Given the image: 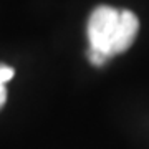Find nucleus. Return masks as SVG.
Segmentation results:
<instances>
[{
	"label": "nucleus",
	"instance_id": "1",
	"mask_svg": "<svg viewBox=\"0 0 149 149\" xmlns=\"http://www.w3.org/2000/svg\"><path fill=\"white\" fill-rule=\"evenodd\" d=\"M119 12L113 7L100 5L96 7L88 20V40L90 48L100 50L106 53L109 58L113 56L111 45L114 40L118 23H119Z\"/></svg>",
	"mask_w": 149,
	"mask_h": 149
},
{
	"label": "nucleus",
	"instance_id": "5",
	"mask_svg": "<svg viewBox=\"0 0 149 149\" xmlns=\"http://www.w3.org/2000/svg\"><path fill=\"white\" fill-rule=\"evenodd\" d=\"M7 101V90H5V83L0 81V108L5 104Z\"/></svg>",
	"mask_w": 149,
	"mask_h": 149
},
{
	"label": "nucleus",
	"instance_id": "3",
	"mask_svg": "<svg viewBox=\"0 0 149 149\" xmlns=\"http://www.w3.org/2000/svg\"><path fill=\"white\" fill-rule=\"evenodd\" d=\"M88 58H90L91 65H95V66H103V65L106 63L109 56L106 53H103L100 50H95V48H90L88 50Z\"/></svg>",
	"mask_w": 149,
	"mask_h": 149
},
{
	"label": "nucleus",
	"instance_id": "4",
	"mask_svg": "<svg viewBox=\"0 0 149 149\" xmlns=\"http://www.w3.org/2000/svg\"><path fill=\"white\" fill-rule=\"evenodd\" d=\"M12 78H13V68L7 66V65H0V81L7 83Z\"/></svg>",
	"mask_w": 149,
	"mask_h": 149
},
{
	"label": "nucleus",
	"instance_id": "2",
	"mask_svg": "<svg viewBox=\"0 0 149 149\" xmlns=\"http://www.w3.org/2000/svg\"><path fill=\"white\" fill-rule=\"evenodd\" d=\"M139 32V20L131 10H121L119 12V23H118L114 40L111 45V53L119 55L126 52L133 42L136 40V35Z\"/></svg>",
	"mask_w": 149,
	"mask_h": 149
}]
</instances>
